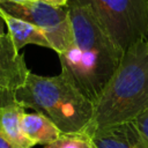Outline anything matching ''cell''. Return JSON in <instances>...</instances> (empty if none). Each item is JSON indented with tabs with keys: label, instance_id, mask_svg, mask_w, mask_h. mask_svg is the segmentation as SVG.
<instances>
[{
	"label": "cell",
	"instance_id": "obj_16",
	"mask_svg": "<svg viewBox=\"0 0 148 148\" xmlns=\"http://www.w3.org/2000/svg\"><path fill=\"white\" fill-rule=\"evenodd\" d=\"M7 1H13V2H29V1H37V0H7Z\"/></svg>",
	"mask_w": 148,
	"mask_h": 148
},
{
	"label": "cell",
	"instance_id": "obj_4",
	"mask_svg": "<svg viewBox=\"0 0 148 148\" xmlns=\"http://www.w3.org/2000/svg\"><path fill=\"white\" fill-rule=\"evenodd\" d=\"M87 6L112 42L125 52L148 38V0H77Z\"/></svg>",
	"mask_w": 148,
	"mask_h": 148
},
{
	"label": "cell",
	"instance_id": "obj_11",
	"mask_svg": "<svg viewBox=\"0 0 148 148\" xmlns=\"http://www.w3.org/2000/svg\"><path fill=\"white\" fill-rule=\"evenodd\" d=\"M44 148H95L91 138L86 133L62 134L57 141L44 146Z\"/></svg>",
	"mask_w": 148,
	"mask_h": 148
},
{
	"label": "cell",
	"instance_id": "obj_7",
	"mask_svg": "<svg viewBox=\"0 0 148 148\" xmlns=\"http://www.w3.org/2000/svg\"><path fill=\"white\" fill-rule=\"evenodd\" d=\"M90 138L95 148H148V139L134 120L101 128Z\"/></svg>",
	"mask_w": 148,
	"mask_h": 148
},
{
	"label": "cell",
	"instance_id": "obj_9",
	"mask_svg": "<svg viewBox=\"0 0 148 148\" xmlns=\"http://www.w3.org/2000/svg\"><path fill=\"white\" fill-rule=\"evenodd\" d=\"M0 14L7 24L8 34L10 35L13 43L18 52L22 47H24L28 44H35L38 46L52 49L51 43L49 42L46 35L38 27L24 20L14 17L1 9H0Z\"/></svg>",
	"mask_w": 148,
	"mask_h": 148
},
{
	"label": "cell",
	"instance_id": "obj_5",
	"mask_svg": "<svg viewBox=\"0 0 148 148\" xmlns=\"http://www.w3.org/2000/svg\"><path fill=\"white\" fill-rule=\"evenodd\" d=\"M0 9L38 27L58 54L64 52L73 42V29L67 6L58 7L42 0L13 2L0 0Z\"/></svg>",
	"mask_w": 148,
	"mask_h": 148
},
{
	"label": "cell",
	"instance_id": "obj_2",
	"mask_svg": "<svg viewBox=\"0 0 148 148\" xmlns=\"http://www.w3.org/2000/svg\"><path fill=\"white\" fill-rule=\"evenodd\" d=\"M148 110V38L131 45L102 94L94 103L92 119L83 132L133 121Z\"/></svg>",
	"mask_w": 148,
	"mask_h": 148
},
{
	"label": "cell",
	"instance_id": "obj_10",
	"mask_svg": "<svg viewBox=\"0 0 148 148\" xmlns=\"http://www.w3.org/2000/svg\"><path fill=\"white\" fill-rule=\"evenodd\" d=\"M21 126L24 135L34 146L50 145L62 135L61 131L50 119L37 112H25L22 116Z\"/></svg>",
	"mask_w": 148,
	"mask_h": 148
},
{
	"label": "cell",
	"instance_id": "obj_8",
	"mask_svg": "<svg viewBox=\"0 0 148 148\" xmlns=\"http://www.w3.org/2000/svg\"><path fill=\"white\" fill-rule=\"evenodd\" d=\"M24 113L25 108L16 101L0 105V135L9 141L15 148L34 147L22 131L21 119Z\"/></svg>",
	"mask_w": 148,
	"mask_h": 148
},
{
	"label": "cell",
	"instance_id": "obj_15",
	"mask_svg": "<svg viewBox=\"0 0 148 148\" xmlns=\"http://www.w3.org/2000/svg\"><path fill=\"white\" fill-rule=\"evenodd\" d=\"M0 148H15L9 141H7L5 138L0 135Z\"/></svg>",
	"mask_w": 148,
	"mask_h": 148
},
{
	"label": "cell",
	"instance_id": "obj_14",
	"mask_svg": "<svg viewBox=\"0 0 148 148\" xmlns=\"http://www.w3.org/2000/svg\"><path fill=\"white\" fill-rule=\"evenodd\" d=\"M8 32V29H7V24H6V22H5V20H3V17L1 16V14H0V36H2V35H6Z\"/></svg>",
	"mask_w": 148,
	"mask_h": 148
},
{
	"label": "cell",
	"instance_id": "obj_1",
	"mask_svg": "<svg viewBox=\"0 0 148 148\" xmlns=\"http://www.w3.org/2000/svg\"><path fill=\"white\" fill-rule=\"evenodd\" d=\"M67 7L73 42L59 54L61 71L95 103L118 68L124 52L112 42L87 6L77 0H68Z\"/></svg>",
	"mask_w": 148,
	"mask_h": 148
},
{
	"label": "cell",
	"instance_id": "obj_3",
	"mask_svg": "<svg viewBox=\"0 0 148 148\" xmlns=\"http://www.w3.org/2000/svg\"><path fill=\"white\" fill-rule=\"evenodd\" d=\"M15 101L50 119L62 134L83 133L94 114V103L65 72L56 76L29 73Z\"/></svg>",
	"mask_w": 148,
	"mask_h": 148
},
{
	"label": "cell",
	"instance_id": "obj_6",
	"mask_svg": "<svg viewBox=\"0 0 148 148\" xmlns=\"http://www.w3.org/2000/svg\"><path fill=\"white\" fill-rule=\"evenodd\" d=\"M30 71L7 32L0 36V105L15 101L16 91L25 83Z\"/></svg>",
	"mask_w": 148,
	"mask_h": 148
},
{
	"label": "cell",
	"instance_id": "obj_13",
	"mask_svg": "<svg viewBox=\"0 0 148 148\" xmlns=\"http://www.w3.org/2000/svg\"><path fill=\"white\" fill-rule=\"evenodd\" d=\"M49 5H52V6H58V7H64V6H67V2L68 0H42Z\"/></svg>",
	"mask_w": 148,
	"mask_h": 148
},
{
	"label": "cell",
	"instance_id": "obj_12",
	"mask_svg": "<svg viewBox=\"0 0 148 148\" xmlns=\"http://www.w3.org/2000/svg\"><path fill=\"white\" fill-rule=\"evenodd\" d=\"M134 123L136 124L139 130L142 132V134L148 139V110L146 112H143L141 116H139L134 120Z\"/></svg>",
	"mask_w": 148,
	"mask_h": 148
}]
</instances>
